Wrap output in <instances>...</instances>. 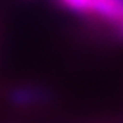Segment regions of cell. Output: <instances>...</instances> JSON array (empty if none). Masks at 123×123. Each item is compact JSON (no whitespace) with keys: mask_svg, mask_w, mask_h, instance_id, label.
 <instances>
[{"mask_svg":"<svg viewBox=\"0 0 123 123\" xmlns=\"http://www.w3.org/2000/svg\"><path fill=\"white\" fill-rule=\"evenodd\" d=\"M86 15H92L115 29L123 18V0H88Z\"/></svg>","mask_w":123,"mask_h":123,"instance_id":"2","label":"cell"},{"mask_svg":"<svg viewBox=\"0 0 123 123\" xmlns=\"http://www.w3.org/2000/svg\"><path fill=\"white\" fill-rule=\"evenodd\" d=\"M51 98V92L43 86L36 85H20L12 86L8 92V100L17 108H34L48 103Z\"/></svg>","mask_w":123,"mask_h":123,"instance_id":"1","label":"cell"}]
</instances>
